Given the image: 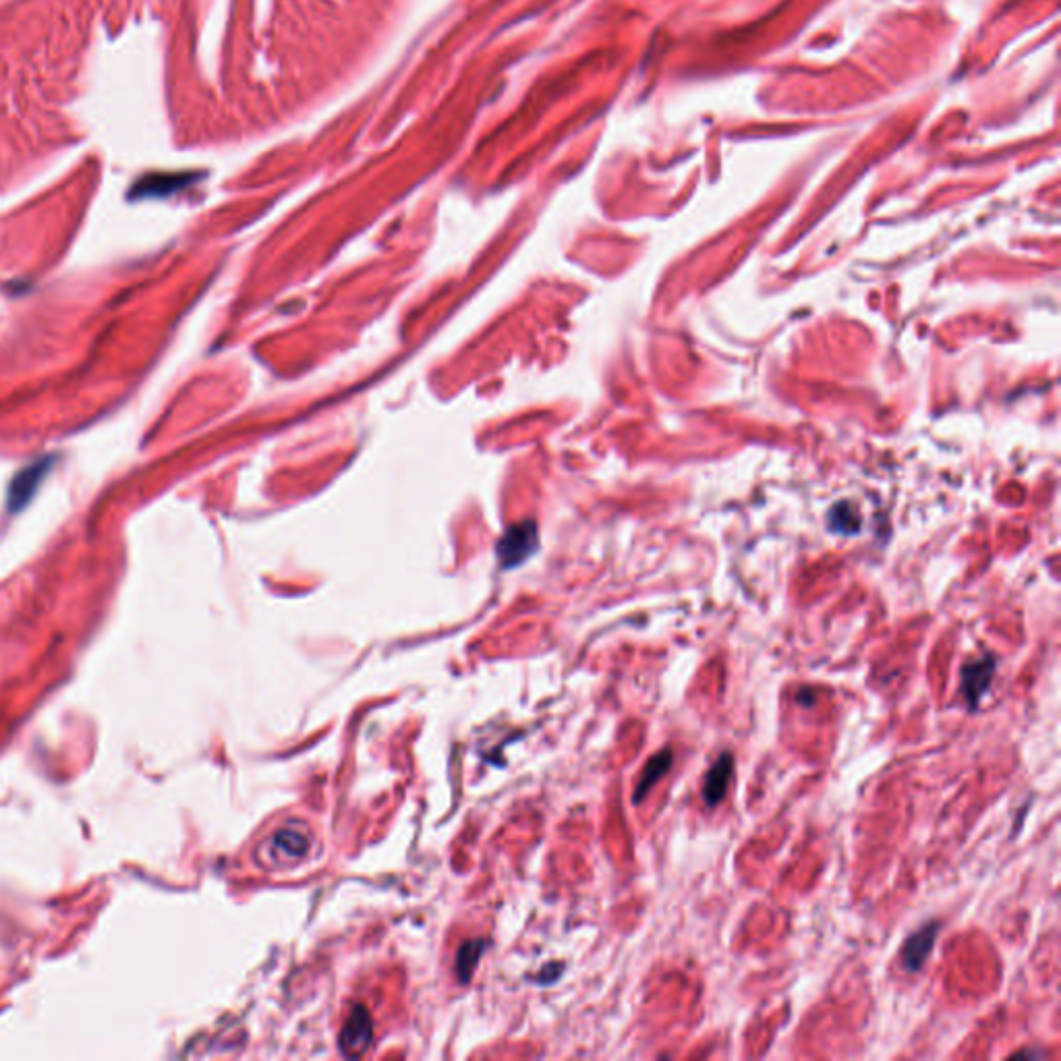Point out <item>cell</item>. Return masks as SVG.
I'll use <instances>...</instances> for the list:
<instances>
[{
	"label": "cell",
	"mask_w": 1061,
	"mask_h": 1061,
	"mask_svg": "<svg viewBox=\"0 0 1061 1061\" xmlns=\"http://www.w3.org/2000/svg\"><path fill=\"white\" fill-rule=\"evenodd\" d=\"M481 954H483V941H469L463 945L461 950H458L456 970H458V979H461V983H467L471 979V974Z\"/></svg>",
	"instance_id": "9c48e42d"
},
{
	"label": "cell",
	"mask_w": 1061,
	"mask_h": 1061,
	"mask_svg": "<svg viewBox=\"0 0 1061 1061\" xmlns=\"http://www.w3.org/2000/svg\"><path fill=\"white\" fill-rule=\"evenodd\" d=\"M535 537H537V529L531 523H523V525L508 529L498 546V556L502 560V566L512 568L516 564H521L535 550L537 546Z\"/></svg>",
	"instance_id": "52a82bcc"
},
{
	"label": "cell",
	"mask_w": 1061,
	"mask_h": 1061,
	"mask_svg": "<svg viewBox=\"0 0 1061 1061\" xmlns=\"http://www.w3.org/2000/svg\"><path fill=\"white\" fill-rule=\"evenodd\" d=\"M796 703L802 705V707H811V705L815 703V693H813V688L802 686L800 691L796 693Z\"/></svg>",
	"instance_id": "30bf717a"
},
{
	"label": "cell",
	"mask_w": 1061,
	"mask_h": 1061,
	"mask_svg": "<svg viewBox=\"0 0 1061 1061\" xmlns=\"http://www.w3.org/2000/svg\"><path fill=\"white\" fill-rule=\"evenodd\" d=\"M313 848V838L309 829L295 827V825H284L266 838L264 844V858H266V869L270 871H284L297 867L309 858Z\"/></svg>",
	"instance_id": "6da1fadb"
},
{
	"label": "cell",
	"mask_w": 1061,
	"mask_h": 1061,
	"mask_svg": "<svg viewBox=\"0 0 1061 1061\" xmlns=\"http://www.w3.org/2000/svg\"><path fill=\"white\" fill-rule=\"evenodd\" d=\"M48 467H50L48 458H40V461L32 463L30 467H25L23 471L15 475V479L9 485V502H7L11 512H19L30 504V500L34 498L36 490L48 473Z\"/></svg>",
	"instance_id": "8992f818"
},
{
	"label": "cell",
	"mask_w": 1061,
	"mask_h": 1061,
	"mask_svg": "<svg viewBox=\"0 0 1061 1061\" xmlns=\"http://www.w3.org/2000/svg\"><path fill=\"white\" fill-rule=\"evenodd\" d=\"M997 672V657L993 653H985L972 662L964 664L960 670V693L966 701L968 711H977L981 707L983 697L989 693Z\"/></svg>",
	"instance_id": "7a4b0ae2"
},
{
	"label": "cell",
	"mask_w": 1061,
	"mask_h": 1061,
	"mask_svg": "<svg viewBox=\"0 0 1061 1061\" xmlns=\"http://www.w3.org/2000/svg\"><path fill=\"white\" fill-rule=\"evenodd\" d=\"M732 773H734V755L730 751H724V753H720L718 759L713 761V765L707 769L705 780H703L701 796H703V802L709 809L720 807L722 802L726 800Z\"/></svg>",
	"instance_id": "5b68a950"
},
{
	"label": "cell",
	"mask_w": 1061,
	"mask_h": 1061,
	"mask_svg": "<svg viewBox=\"0 0 1061 1061\" xmlns=\"http://www.w3.org/2000/svg\"><path fill=\"white\" fill-rule=\"evenodd\" d=\"M1043 1055H1045V1051H1028V1049H1024V1051L1014 1053L1012 1057H1030L1032 1059V1057H1043Z\"/></svg>",
	"instance_id": "8fae6325"
},
{
	"label": "cell",
	"mask_w": 1061,
	"mask_h": 1061,
	"mask_svg": "<svg viewBox=\"0 0 1061 1061\" xmlns=\"http://www.w3.org/2000/svg\"><path fill=\"white\" fill-rule=\"evenodd\" d=\"M371 1039H374V1022L363 1006H357L340 1030V1051L344 1057H361L369 1049Z\"/></svg>",
	"instance_id": "3957f363"
},
{
	"label": "cell",
	"mask_w": 1061,
	"mask_h": 1061,
	"mask_svg": "<svg viewBox=\"0 0 1061 1061\" xmlns=\"http://www.w3.org/2000/svg\"><path fill=\"white\" fill-rule=\"evenodd\" d=\"M939 929H941V923L939 921H929L925 923L921 929H916L914 933H910L902 945V964L908 972H921L933 952V945L937 941V935H939Z\"/></svg>",
	"instance_id": "277c9868"
},
{
	"label": "cell",
	"mask_w": 1061,
	"mask_h": 1061,
	"mask_svg": "<svg viewBox=\"0 0 1061 1061\" xmlns=\"http://www.w3.org/2000/svg\"><path fill=\"white\" fill-rule=\"evenodd\" d=\"M672 765H674V751L672 749H662V751L655 753L647 761V765H645V769L641 773V778H639V784L635 788V798L633 800L637 802V805H639V802H643V798L653 790V786L666 776V773L672 769Z\"/></svg>",
	"instance_id": "ba28073f"
}]
</instances>
